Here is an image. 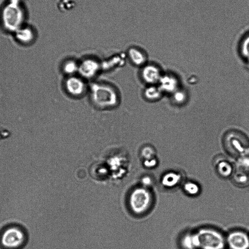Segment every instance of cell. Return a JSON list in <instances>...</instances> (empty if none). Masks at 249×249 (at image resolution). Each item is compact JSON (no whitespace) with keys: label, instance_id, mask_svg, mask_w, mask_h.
Returning a JSON list of instances; mask_svg holds the SVG:
<instances>
[{"label":"cell","instance_id":"6da1fadb","mask_svg":"<svg viewBox=\"0 0 249 249\" xmlns=\"http://www.w3.org/2000/svg\"><path fill=\"white\" fill-rule=\"evenodd\" d=\"M27 236L22 227L10 225L0 232V244L4 249H19L26 243Z\"/></svg>","mask_w":249,"mask_h":249},{"label":"cell","instance_id":"7a4b0ae2","mask_svg":"<svg viewBox=\"0 0 249 249\" xmlns=\"http://www.w3.org/2000/svg\"><path fill=\"white\" fill-rule=\"evenodd\" d=\"M91 97L94 103L100 107H113L118 101L117 93L109 86L95 84L92 86Z\"/></svg>","mask_w":249,"mask_h":249},{"label":"cell","instance_id":"3957f363","mask_svg":"<svg viewBox=\"0 0 249 249\" xmlns=\"http://www.w3.org/2000/svg\"><path fill=\"white\" fill-rule=\"evenodd\" d=\"M200 243L199 249H224L226 241L223 235L217 231L202 228L196 232Z\"/></svg>","mask_w":249,"mask_h":249},{"label":"cell","instance_id":"277c9868","mask_svg":"<svg viewBox=\"0 0 249 249\" xmlns=\"http://www.w3.org/2000/svg\"><path fill=\"white\" fill-rule=\"evenodd\" d=\"M227 243L230 249H249V237L244 231H233L228 234Z\"/></svg>","mask_w":249,"mask_h":249},{"label":"cell","instance_id":"5b68a950","mask_svg":"<svg viewBox=\"0 0 249 249\" xmlns=\"http://www.w3.org/2000/svg\"><path fill=\"white\" fill-rule=\"evenodd\" d=\"M65 88L68 92L73 96L82 95L85 91L86 86L83 80L77 77L71 76L66 81Z\"/></svg>","mask_w":249,"mask_h":249},{"label":"cell","instance_id":"8992f818","mask_svg":"<svg viewBox=\"0 0 249 249\" xmlns=\"http://www.w3.org/2000/svg\"><path fill=\"white\" fill-rule=\"evenodd\" d=\"M161 76L160 69L155 65H146L142 71V78L146 83L149 84L159 83Z\"/></svg>","mask_w":249,"mask_h":249},{"label":"cell","instance_id":"52a82bcc","mask_svg":"<svg viewBox=\"0 0 249 249\" xmlns=\"http://www.w3.org/2000/svg\"><path fill=\"white\" fill-rule=\"evenodd\" d=\"M99 69V64L97 61L91 59H87L79 65L78 71L83 76L90 78L94 76Z\"/></svg>","mask_w":249,"mask_h":249},{"label":"cell","instance_id":"ba28073f","mask_svg":"<svg viewBox=\"0 0 249 249\" xmlns=\"http://www.w3.org/2000/svg\"><path fill=\"white\" fill-rule=\"evenodd\" d=\"M159 83V87L162 92L174 93L178 89V80L173 75L167 74L162 75Z\"/></svg>","mask_w":249,"mask_h":249},{"label":"cell","instance_id":"9c48e42d","mask_svg":"<svg viewBox=\"0 0 249 249\" xmlns=\"http://www.w3.org/2000/svg\"><path fill=\"white\" fill-rule=\"evenodd\" d=\"M181 245L184 249H199L200 243L197 233L185 234L181 238Z\"/></svg>","mask_w":249,"mask_h":249},{"label":"cell","instance_id":"30bf717a","mask_svg":"<svg viewBox=\"0 0 249 249\" xmlns=\"http://www.w3.org/2000/svg\"><path fill=\"white\" fill-rule=\"evenodd\" d=\"M181 179V176L174 172L165 174L161 178V184L166 188H172L176 186Z\"/></svg>","mask_w":249,"mask_h":249},{"label":"cell","instance_id":"8fae6325","mask_svg":"<svg viewBox=\"0 0 249 249\" xmlns=\"http://www.w3.org/2000/svg\"><path fill=\"white\" fill-rule=\"evenodd\" d=\"M128 55L132 62L137 66L143 65L146 61L144 53L136 48H131L128 51Z\"/></svg>","mask_w":249,"mask_h":249},{"label":"cell","instance_id":"7c38bea8","mask_svg":"<svg viewBox=\"0 0 249 249\" xmlns=\"http://www.w3.org/2000/svg\"><path fill=\"white\" fill-rule=\"evenodd\" d=\"M162 92L159 87L150 86L145 89L144 96L149 100L155 101L160 98Z\"/></svg>","mask_w":249,"mask_h":249},{"label":"cell","instance_id":"4fadbf2b","mask_svg":"<svg viewBox=\"0 0 249 249\" xmlns=\"http://www.w3.org/2000/svg\"><path fill=\"white\" fill-rule=\"evenodd\" d=\"M217 168L219 174L223 177H228L232 173V166L226 161L219 162L217 164Z\"/></svg>","mask_w":249,"mask_h":249},{"label":"cell","instance_id":"5bb4252c","mask_svg":"<svg viewBox=\"0 0 249 249\" xmlns=\"http://www.w3.org/2000/svg\"><path fill=\"white\" fill-rule=\"evenodd\" d=\"M75 5V2L73 0H59L58 2L59 9L63 12L72 10Z\"/></svg>","mask_w":249,"mask_h":249},{"label":"cell","instance_id":"9a60e30c","mask_svg":"<svg viewBox=\"0 0 249 249\" xmlns=\"http://www.w3.org/2000/svg\"><path fill=\"white\" fill-rule=\"evenodd\" d=\"M184 190L189 195L195 196L199 193L200 188L196 183L189 181L185 183Z\"/></svg>","mask_w":249,"mask_h":249},{"label":"cell","instance_id":"2e32d148","mask_svg":"<svg viewBox=\"0 0 249 249\" xmlns=\"http://www.w3.org/2000/svg\"><path fill=\"white\" fill-rule=\"evenodd\" d=\"M79 65L72 60H69L65 63L63 65V71L68 74H72L78 71Z\"/></svg>","mask_w":249,"mask_h":249},{"label":"cell","instance_id":"e0dca14e","mask_svg":"<svg viewBox=\"0 0 249 249\" xmlns=\"http://www.w3.org/2000/svg\"><path fill=\"white\" fill-rule=\"evenodd\" d=\"M240 49L243 57L249 62V34L242 41Z\"/></svg>","mask_w":249,"mask_h":249},{"label":"cell","instance_id":"ac0fdd59","mask_svg":"<svg viewBox=\"0 0 249 249\" xmlns=\"http://www.w3.org/2000/svg\"><path fill=\"white\" fill-rule=\"evenodd\" d=\"M230 143L234 150L241 153L243 156L245 155V148L243 145H242V143L241 142V140L239 139L237 137L232 138L230 142Z\"/></svg>","mask_w":249,"mask_h":249},{"label":"cell","instance_id":"d6986e66","mask_svg":"<svg viewBox=\"0 0 249 249\" xmlns=\"http://www.w3.org/2000/svg\"><path fill=\"white\" fill-rule=\"evenodd\" d=\"M173 99L178 104H182L187 99L186 94L181 90L178 89L173 93Z\"/></svg>","mask_w":249,"mask_h":249},{"label":"cell","instance_id":"ffe728a7","mask_svg":"<svg viewBox=\"0 0 249 249\" xmlns=\"http://www.w3.org/2000/svg\"><path fill=\"white\" fill-rule=\"evenodd\" d=\"M239 165L243 169H249V157L246 155L240 158L238 160Z\"/></svg>","mask_w":249,"mask_h":249},{"label":"cell","instance_id":"44dd1931","mask_svg":"<svg viewBox=\"0 0 249 249\" xmlns=\"http://www.w3.org/2000/svg\"><path fill=\"white\" fill-rule=\"evenodd\" d=\"M235 180L239 183L244 184L248 181V177L243 173H237L235 177Z\"/></svg>","mask_w":249,"mask_h":249},{"label":"cell","instance_id":"7402d4cb","mask_svg":"<svg viewBox=\"0 0 249 249\" xmlns=\"http://www.w3.org/2000/svg\"><path fill=\"white\" fill-rule=\"evenodd\" d=\"M142 153L148 159L153 158L152 157L154 154V151L152 148L148 146L146 147L143 149Z\"/></svg>","mask_w":249,"mask_h":249},{"label":"cell","instance_id":"603a6c76","mask_svg":"<svg viewBox=\"0 0 249 249\" xmlns=\"http://www.w3.org/2000/svg\"><path fill=\"white\" fill-rule=\"evenodd\" d=\"M157 161L156 159L152 158L149 159V160L146 161L145 164L148 167H153L156 165Z\"/></svg>","mask_w":249,"mask_h":249}]
</instances>
